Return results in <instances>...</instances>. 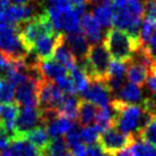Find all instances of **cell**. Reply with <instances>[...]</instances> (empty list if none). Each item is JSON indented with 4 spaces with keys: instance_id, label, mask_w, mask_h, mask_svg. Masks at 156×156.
<instances>
[{
    "instance_id": "cell-15",
    "label": "cell",
    "mask_w": 156,
    "mask_h": 156,
    "mask_svg": "<svg viewBox=\"0 0 156 156\" xmlns=\"http://www.w3.org/2000/svg\"><path fill=\"white\" fill-rule=\"evenodd\" d=\"M148 74H149V67L147 65L136 61L133 58H130L126 62V76L129 80V82L143 87L146 83Z\"/></svg>"
},
{
    "instance_id": "cell-32",
    "label": "cell",
    "mask_w": 156,
    "mask_h": 156,
    "mask_svg": "<svg viewBox=\"0 0 156 156\" xmlns=\"http://www.w3.org/2000/svg\"><path fill=\"white\" fill-rule=\"evenodd\" d=\"M54 83L61 89L62 92L71 94V95H75V94H76L73 82H72V80H71V78H69L67 74H66V75H63L61 78L56 79V80L54 81Z\"/></svg>"
},
{
    "instance_id": "cell-11",
    "label": "cell",
    "mask_w": 156,
    "mask_h": 156,
    "mask_svg": "<svg viewBox=\"0 0 156 156\" xmlns=\"http://www.w3.org/2000/svg\"><path fill=\"white\" fill-rule=\"evenodd\" d=\"M61 34H62L61 32L55 31V32H52V33H49V34L40 37L39 39L33 44L32 50H31L30 52H32L39 61L50 59L52 57L54 49L56 47Z\"/></svg>"
},
{
    "instance_id": "cell-14",
    "label": "cell",
    "mask_w": 156,
    "mask_h": 156,
    "mask_svg": "<svg viewBox=\"0 0 156 156\" xmlns=\"http://www.w3.org/2000/svg\"><path fill=\"white\" fill-rule=\"evenodd\" d=\"M66 44L69 46L71 52L76 59V63H81L86 59L87 52L89 50V42L82 32L78 33H66L64 34Z\"/></svg>"
},
{
    "instance_id": "cell-36",
    "label": "cell",
    "mask_w": 156,
    "mask_h": 156,
    "mask_svg": "<svg viewBox=\"0 0 156 156\" xmlns=\"http://www.w3.org/2000/svg\"><path fill=\"white\" fill-rule=\"evenodd\" d=\"M13 139L14 134L10 133L2 124H0V151H4L8 147Z\"/></svg>"
},
{
    "instance_id": "cell-25",
    "label": "cell",
    "mask_w": 156,
    "mask_h": 156,
    "mask_svg": "<svg viewBox=\"0 0 156 156\" xmlns=\"http://www.w3.org/2000/svg\"><path fill=\"white\" fill-rule=\"evenodd\" d=\"M25 137L31 143L34 145L38 149H44L47 146L49 141H50V136L48 133L47 129L44 128V126H37L33 129H31L30 131H27L25 133Z\"/></svg>"
},
{
    "instance_id": "cell-5",
    "label": "cell",
    "mask_w": 156,
    "mask_h": 156,
    "mask_svg": "<svg viewBox=\"0 0 156 156\" xmlns=\"http://www.w3.org/2000/svg\"><path fill=\"white\" fill-rule=\"evenodd\" d=\"M0 51L13 61H23L29 55L21 40L17 25L0 24Z\"/></svg>"
},
{
    "instance_id": "cell-20",
    "label": "cell",
    "mask_w": 156,
    "mask_h": 156,
    "mask_svg": "<svg viewBox=\"0 0 156 156\" xmlns=\"http://www.w3.org/2000/svg\"><path fill=\"white\" fill-rule=\"evenodd\" d=\"M39 69L42 76L50 81H55L56 79L67 74V69L65 66H63L57 61L51 59V58L39 61Z\"/></svg>"
},
{
    "instance_id": "cell-34",
    "label": "cell",
    "mask_w": 156,
    "mask_h": 156,
    "mask_svg": "<svg viewBox=\"0 0 156 156\" xmlns=\"http://www.w3.org/2000/svg\"><path fill=\"white\" fill-rule=\"evenodd\" d=\"M144 5V15L145 18L152 21L156 24V0H145Z\"/></svg>"
},
{
    "instance_id": "cell-27",
    "label": "cell",
    "mask_w": 156,
    "mask_h": 156,
    "mask_svg": "<svg viewBox=\"0 0 156 156\" xmlns=\"http://www.w3.org/2000/svg\"><path fill=\"white\" fill-rule=\"evenodd\" d=\"M113 119H114V109L111 104L103 106L98 108L96 114V126L99 128L100 131H103L106 128L113 126Z\"/></svg>"
},
{
    "instance_id": "cell-18",
    "label": "cell",
    "mask_w": 156,
    "mask_h": 156,
    "mask_svg": "<svg viewBox=\"0 0 156 156\" xmlns=\"http://www.w3.org/2000/svg\"><path fill=\"white\" fill-rule=\"evenodd\" d=\"M9 146L10 151L16 156H41V151L35 147L25 136H15Z\"/></svg>"
},
{
    "instance_id": "cell-24",
    "label": "cell",
    "mask_w": 156,
    "mask_h": 156,
    "mask_svg": "<svg viewBox=\"0 0 156 156\" xmlns=\"http://www.w3.org/2000/svg\"><path fill=\"white\" fill-rule=\"evenodd\" d=\"M119 99L128 104H140L143 101V90L137 84L126 83L119 92Z\"/></svg>"
},
{
    "instance_id": "cell-16",
    "label": "cell",
    "mask_w": 156,
    "mask_h": 156,
    "mask_svg": "<svg viewBox=\"0 0 156 156\" xmlns=\"http://www.w3.org/2000/svg\"><path fill=\"white\" fill-rule=\"evenodd\" d=\"M52 57H54L55 61H57L63 66H65L67 69H73L74 66L78 64L75 57L71 52L69 46L66 44L65 39H64V33H62L61 37H59V40H58L56 47L54 49Z\"/></svg>"
},
{
    "instance_id": "cell-12",
    "label": "cell",
    "mask_w": 156,
    "mask_h": 156,
    "mask_svg": "<svg viewBox=\"0 0 156 156\" xmlns=\"http://www.w3.org/2000/svg\"><path fill=\"white\" fill-rule=\"evenodd\" d=\"M81 95L82 99L91 101L99 107L106 106L111 103V92L104 81H90L87 89Z\"/></svg>"
},
{
    "instance_id": "cell-31",
    "label": "cell",
    "mask_w": 156,
    "mask_h": 156,
    "mask_svg": "<svg viewBox=\"0 0 156 156\" xmlns=\"http://www.w3.org/2000/svg\"><path fill=\"white\" fill-rule=\"evenodd\" d=\"M100 132H101L100 129L96 124H94V126L89 124V126H83L80 130V137H81V140L83 143L90 145V144L97 143V139H98Z\"/></svg>"
},
{
    "instance_id": "cell-28",
    "label": "cell",
    "mask_w": 156,
    "mask_h": 156,
    "mask_svg": "<svg viewBox=\"0 0 156 156\" xmlns=\"http://www.w3.org/2000/svg\"><path fill=\"white\" fill-rule=\"evenodd\" d=\"M130 156H156V146L138 139L129 147Z\"/></svg>"
},
{
    "instance_id": "cell-13",
    "label": "cell",
    "mask_w": 156,
    "mask_h": 156,
    "mask_svg": "<svg viewBox=\"0 0 156 156\" xmlns=\"http://www.w3.org/2000/svg\"><path fill=\"white\" fill-rule=\"evenodd\" d=\"M80 30L91 44H98L103 40L101 25L95 18L92 13L83 14L80 18Z\"/></svg>"
},
{
    "instance_id": "cell-7",
    "label": "cell",
    "mask_w": 156,
    "mask_h": 156,
    "mask_svg": "<svg viewBox=\"0 0 156 156\" xmlns=\"http://www.w3.org/2000/svg\"><path fill=\"white\" fill-rule=\"evenodd\" d=\"M63 92L54 83V81L41 79L38 86V106L42 111L55 109L57 111L58 106L63 99Z\"/></svg>"
},
{
    "instance_id": "cell-6",
    "label": "cell",
    "mask_w": 156,
    "mask_h": 156,
    "mask_svg": "<svg viewBox=\"0 0 156 156\" xmlns=\"http://www.w3.org/2000/svg\"><path fill=\"white\" fill-rule=\"evenodd\" d=\"M134 140L136 138L132 134L124 133L111 126L100 132L97 143L107 156H116L120 152L130 147Z\"/></svg>"
},
{
    "instance_id": "cell-33",
    "label": "cell",
    "mask_w": 156,
    "mask_h": 156,
    "mask_svg": "<svg viewBox=\"0 0 156 156\" xmlns=\"http://www.w3.org/2000/svg\"><path fill=\"white\" fill-rule=\"evenodd\" d=\"M64 139H65L69 148L73 147V146H75V145H78L80 143H83L82 140H81V137H80V130L75 126H73L66 132Z\"/></svg>"
},
{
    "instance_id": "cell-22",
    "label": "cell",
    "mask_w": 156,
    "mask_h": 156,
    "mask_svg": "<svg viewBox=\"0 0 156 156\" xmlns=\"http://www.w3.org/2000/svg\"><path fill=\"white\" fill-rule=\"evenodd\" d=\"M98 107L91 101H88L86 99L79 100V106H78V119L80 126H86L91 124L95 121L96 114H97Z\"/></svg>"
},
{
    "instance_id": "cell-42",
    "label": "cell",
    "mask_w": 156,
    "mask_h": 156,
    "mask_svg": "<svg viewBox=\"0 0 156 156\" xmlns=\"http://www.w3.org/2000/svg\"><path fill=\"white\" fill-rule=\"evenodd\" d=\"M103 1H105V0H90V2H92V4H100Z\"/></svg>"
},
{
    "instance_id": "cell-41",
    "label": "cell",
    "mask_w": 156,
    "mask_h": 156,
    "mask_svg": "<svg viewBox=\"0 0 156 156\" xmlns=\"http://www.w3.org/2000/svg\"><path fill=\"white\" fill-rule=\"evenodd\" d=\"M31 0H10V2H14L16 5H25L27 2H30Z\"/></svg>"
},
{
    "instance_id": "cell-23",
    "label": "cell",
    "mask_w": 156,
    "mask_h": 156,
    "mask_svg": "<svg viewBox=\"0 0 156 156\" xmlns=\"http://www.w3.org/2000/svg\"><path fill=\"white\" fill-rule=\"evenodd\" d=\"M114 7L112 6L109 0H105L100 2L95 9H94V16L98 21L101 26L104 27H111L113 24V16H114Z\"/></svg>"
},
{
    "instance_id": "cell-35",
    "label": "cell",
    "mask_w": 156,
    "mask_h": 156,
    "mask_svg": "<svg viewBox=\"0 0 156 156\" xmlns=\"http://www.w3.org/2000/svg\"><path fill=\"white\" fill-rule=\"evenodd\" d=\"M143 48L146 50V52L148 54V56L151 57V59L153 61V63L156 64V31H154V33H153L152 37L149 38V40L147 41V44H144Z\"/></svg>"
},
{
    "instance_id": "cell-37",
    "label": "cell",
    "mask_w": 156,
    "mask_h": 156,
    "mask_svg": "<svg viewBox=\"0 0 156 156\" xmlns=\"http://www.w3.org/2000/svg\"><path fill=\"white\" fill-rule=\"evenodd\" d=\"M146 82H147L148 89L156 96V64H153V66L149 69V74H148Z\"/></svg>"
},
{
    "instance_id": "cell-30",
    "label": "cell",
    "mask_w": 156,
    "mask_h": 156,
    "mask_svg": "<svg viewBox=\"0 0 156 156\" xmlns=\"http://www.w3.org/2000/svg\"><path fill=\"white\" fill-rule=\"evenodd\" d=\"M15 87L7 81L5 78L0 76V104L12 103L14 99Z\"/></svg>"
},
{
    "instance_id": "cell-26",
    "label": "cell",
    "mask_w": 156,
    "mask_h": 156,
    "mask_svg": "<svg viewBox=\"0 0 156 156\" xmlns=\"http://www.w3.org/2000/svg\"><path fill=\"white\" fill-rule=\"evenodd\" d=\"M69 72H71L69 78L73 82L76 94H82L83 91L87 89V87L89 86V82H90L86 71L80 65L76 64L73 69H69Z\"/></svg>"
},
{
    "instance_id": "cell-1",
    "label": "cell",
    "mask_w": 156,
    "mask_h": 156,
    "mask_svg": "<svg viewBox=\"0 0 156 156\" xmlns=\"http://www.w3.org/2000/svg\"><path fill=\"white\" fill-rule=\"evenodd\" d=\"M109 104L114 109L113 126L124 133L132 134L134 138L153 116L141 103L128 104L119 98H114Z\"/></svg>"
},
{
    "instance_id": "cell-9",
    "label": "cell",
    "mask_w": 156,
    "mask_h": 156,
    "mask_svg": "<svg viewBox=\"0 0 156 156\" xmlns=\"http://www.w3.org/2000/svg\"><path fill=\"white\" fill-rule=\"evenodd\" d=\"M39 81L29 76L25 81L17 84L16 90L14 91V99L18 106H38Z\"/></svg>"
},
{
    "instance_id": "cell-21",
    "label": "cell",
    "mask_w": 156,
    "mask_h": 156,
    "mask_svg": "<svg viewBox=\"0 0 156 156\" xmlns=\"http://www.w3.org/2000/svg\"><path fill=\"white\" fill-rule=\"evenodd\" d=\"M79 98L75 95L65 94L63 97L61 104L57 108L58 115L64 117H67L69 120L75 121L78 117V106H79Z\"/></svg>"
},
{
    "instance_id": "cell-29",
    "label": "cell",
    "mask_w": 156,
    "mask_h": 156,
    "mask_svg": "<svg viewBox=\"0 0 156 156\" xmlns=\"http://www.w3.org/2000/svg\"><path fill=\"white\" fill-rule=\"evenodd\" d=\"M136 138L156 146V114L151 117L148 123L140 130Z\"/></svg>"
},
{
    "instance_id": "cell-3",
    "label": "cell",
    "mask_w": 156,
    "mask_h": 156,
    "mask_svg": "<svg viewBox=\"0 0 156 156\" xmlns=\"http://www.w3.org/2000/svg\"><path fill=\"white\" fill-rule=\"evenodd\" d=\"M111 55L104 44H94L89 47L86 59L78 65L87 73L89 81H104L107 78Z\"/></svg>"
},
{
    "instance_id": "cell-4",
    "label": "cell",
    "mask_w": 156,
    "mask_h": 156,
    "mask_svg": "<svg viewBox=\"0 0 156 156\" xmlns=\"http://www.w3.org/2000/svg\"><path fill=\"white\" fill-rule=\"evenodd\" d=\"M17 26L21 40L29 52L32 50L33 44L40 37L49 34V33H52L56 31L54 29L51 21L46 12L39 14V15H34L30 20H27L21 24H17Z\"/></svg>"
},
{
    "instance_id": "cell-38",
    "label": "cell",
    "mask_w": 156,
    "mask_h": 156,
    "mask_svg": "<svg viewBox=\"0 0 156 156\" xmlns=\"http://www.w3.org/2000/svg\"><path fill=\"white\" fill-rule=\"evenodd\" d=\"M87 156H107L99 147V145L90 144L87 147Z\"/></svg>"
},
{
    "instance_id": "cell-19",
    "label": "cell",
    "mask_w": 156,
    "mask_h": 156,
    "mask_svg": "<svg viewBox=\"0 0 156 156\" xmlns=\"http://www.w3.org/2000/svg\"><path fill=\"white\" fill-rule=\"evenodd\" d=\"M20 112V106L16 103H7V104H0V124L7 129L14 137L15 133V120Z\"/></svg>"
},
{
    "instance_id": "cell-8",
    "label": "cell",
    "mask_w": 156,
    "mask_h": 156,
    "mask_svg": "<svg viewBox=\"0 0 156 156\" xmlns=\"http://www.w3.org/2000/svg\"><path fill=\"white\" fill-rule=\"evenodd\" d=\"M41 124V109L39 106H24L20 109L15 120L16 136H25L27 131Z\"/></svg>"
},
{
    "instance_id": "cell-2",
    "label": "cell",
    "mask_w": 156,
    "mask_h": 156,
    "mask_svg": "<svg viewBox=\"0 0 156 156\" xmlns=\"http://www.w3.org/2000/svg\"><path fill=\"white\" fill-rule=\"evenodd\" d=\"M104 44L109 55L121 62H128L138 48L141 47L140 40L132 38L124 30L111 27L105 34Z\"/></svg>"
},
{
    "instance_id": "cell-39",
    "label": "cell",
    "mask_w": 156,
    "mask_h": 156,
    "mask_svg": "<svg viewBox=\"0 0 156 156\" xmlns=\"http://www.w3.org/2000/svg\"><path fill=\"white\" fill-rule=\"evenodd\" d=\"M109 1H111L112 6L114 7V9L122 8V7L128 2V0H109Z\"/></svg>"
},
{
    "instance_id": "cell-40",
    "label": "cell",
    "mask_w": 156,
    "mask_h": 156,
    "mask_svg": "<svg viewBox=\"0 0 156 156\" xmlns=\"http://www.w3.org/2000/svg\"><path fill=\"white\" fill-rule=\"evenodd\" d=\"M0 156H16V155H15L10 149H7V148H6V149H4L2 152L0 153Z\"/></svg>"
},
{
    "instance_id": "cell-17",
    "label": "cell",
    "mask_w": 156,
    "mask_h": 156,
    "mask_svg": "<svg viewBox=\"0 0 156 156\" xmlns=\"http://www.w3.org/2000/svg\"><path fill=\"white\" fill-rule=\"evenodd\" d=\"M42 126H44V128L47 129L50 137L56 138V137H62L63 134H65L74 126V121L69 120L67 117L56 115L49 119L47 122H44Z\"/></svg>"
},
{
    "instance_id": "cell-10",
    "label": "cell",
    "mask_w": 156,
    "mask_h": 156,
    "mask_svg": "<svg viewBox=\"0 0 156 156\" xmlns=\"http://www.w3.org/2000/svg\"><path fill=\"white\" fill-rule=\"evenodd\" d=\"M35 9L31 5H9L0 12V24H14L17 25L34 16Z\"/></svg>"
}]
</instances>
